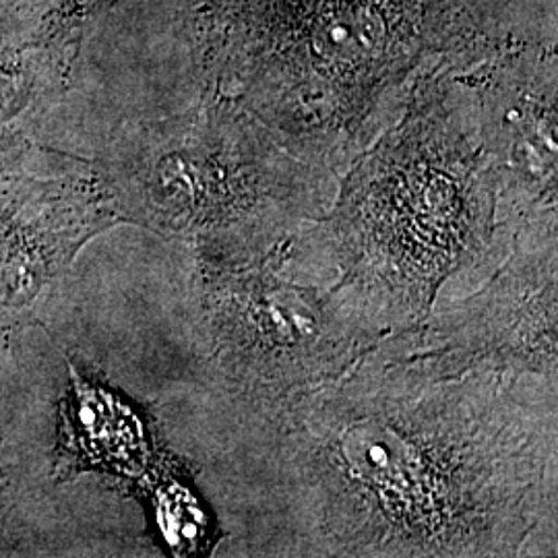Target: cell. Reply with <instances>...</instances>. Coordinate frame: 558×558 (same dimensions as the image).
Masks as SVG:
<instances>
[{"label": "cell", "mask_w": 558, "mask_h": 558, "mask_svg": "<svg viewBox=\"0 0 558 558\" xmlns=\"http://www.w3.org/2000/svg\"><path fill=\"white\" fill-rule=\"evenodd\" d=\"M558 379H430L364 354L271 405H232L216 488L269 557H519L557 532Z\"/></svg>", "instance_id": "cell-1"}, {"label": "cell", "mask_w": 558, "mask_h": 558, "mask_svg": "<svg viewBox=\"0 0 558 558\" xmlns=\"http://www.w3.org/2000/svg\"><path fill=\"white\" fill-rule=\"evenodd\" d=\"M339 182L333 207L302 230L336 267L331 290L385 336L433 313L461 271L499 260V182L463 85L442 60Z\"/></svg>", "instance_id": "cell-2"}, {"label": "cell", "mask_w": 558, "mask_h": 558, "mask_svg": "<svg viewBox=\"0 0 558 558\" xmlns=\"http://www.w3.org/2000/svg\"><path fill=\"white\" fill-rule=\"evenodd\" d=\"M465 38L461 0H214L207 60L220 96L338 174Z\"/></svg>", "instance_id": "cell-3"}, {"label": "cell", "mask_w": 558, "mask_h": 558, "mask_svg": "<svg viewBox=\"0 0 558 558\" xmlns=\"http://www.w3.org/2000/svg\"><path fill=\"white\" fill-rule=\"evenodd\" d=\"M333 177L220 96L140 133L114 163L108 191L120 220L191 240L201 257L239 263L276 253L319 220Z\"/></svg>", "instance_id": "cell-4"}, {"label": "cell", "mask_w": 558, "mask_h": 558, "mask_svg": "<svg viewBox=\"0 0 558 558\" xmlns=\"http://www.w3.org/2000/svg\"><path fill=\"white\" fill-rule=\"evenodd\" d=\"M283 246L260 259L197 260L195 343L232 405L259 408L338 379L383 339L331 288L281 274Z\"/></svg>", "instance_id": "cell-5"}, {"label": "cell", "mask_w": 558, "mask_h": 558, "mask_svg": "<svg viewBox=\"0 0 558 558\" xmlns=\"http://www.w3.org/2000/svg\"><path fill=\"white\" fill-rule=\"evenodd\" d=\"M557 209L505 226L507 253L472 296L385 336L366 354L430 379L519 373L558 379Z\"/></svg>", "instance_id": "cell-6"}, {"label": "cell", "mask_w": 558, "mask_h": 558, "mask_svg": "<svg viewBox=\"0 0 558 558\" xmlns=\"http://www.w3.org/2000/svg\"><path fill=\"white\" fill-rule=\"evenodd\" d=\"M499 182V221L557 209V64L518 50L451 66Z\"/></svg>", "instance_id": "cell-7"}, {"label": "cell", "mask_w": 558, "mask_h": 558, "mask_svg": "<svg viewBox=\"0 0 558 558\" xmlns=\"http://www.w3.org/2000/svg\"><path fill=\"white\" fill-rule=\"evenodd\" d=\"M4 513H7V476H4L2 461H0V527H2Z\"/></svg>", "instance_id": "cell-8"}]
</instances>
